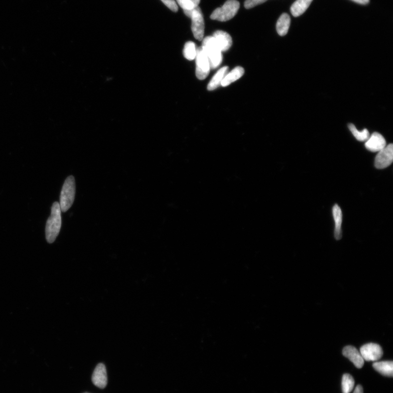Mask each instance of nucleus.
<instances>
[{"mask_svg": "<svg viewBox=\"0 0 393 393\" xmlns=\"http://www.w3.org/2000/svg\"><path fill=\"white\" fill-rule=\"evenodd\" d=\"M349 128L357 140L360 141V142L366 141L370 137L369 132L367 129L360 131L358 130L355 126L352 124H349Z\"/></svg>", "mask_w": 393, "mask_h": 393, "instance_id": "6ab92c4d", "label": "nucleus"}, {"mask_svg": "<svg viewBox=\"0 0 393 393\" xmlns=\"http://www.w3.org/2000/svg\"><path fill=\"white\" fill-rule=\"evenodd\" d=\"M393 160V145L390 144L380 151L376 156L375 166L377 169H385L392 164Z\"/></svg>", "mask_w": 393, "mask_h": 393, "instance_id": "0eeeda50", "label": "nucleus"}, {"mask_svg": "<svg viewBox=\"0 0 393 393\" xmlns=\"http://www.w3.org/2000/svg\"></svg>", "mask_w": 393, "mask_h": 393, "instance_id": "bb28decb", "label": "nucleus"}, {"mask_svg": "<svg viewBox=\"0 0 393 393\" xmlns=\"http://www.w3.org/2000/svg\"><path fill=\"white\" fill-rule=\"evenodd\" d=\"M213 37L217 42L222 52L228 51L232 45V39L230 35L224 31H216Z\"/></svg>", "mask_w": 393, "mask_h": 393, "instance_id": "f8f14e48", "label": "nucleus"}, {"mask_svg": "<svg viewBox=\"0 0 393 393\" xmlns=\"http://www.w3.org/2000/svg\"><path fill=\"white\" fill-rule=\"evenodd\" d=\"M228 66H225L220 69L209 82L208 85V90L213 91L218 88L223 82L226 75L228 74Z\"/></svg>", "mask_w": 393, "mask_h": 393, "instance_id": "a211bd4d", "label": "nucleus"}, {"mask_svg": "<svg viewBox=\"0 0 393 393\" xmlns=\"http://www.w3.org/2000/svg\"><path fill=\"white\" fill-rule=\"evenodd\" d=\"M373 367L377 372L385 376L392 377L393 376V362L385 361L376 362L373 364Z\"/></svg>", "mask_w": 393, "mask_h": 393, "instance_id": "2eb2a0df", "label": "nucleus"}, {"mask_svg": "<svg viewBox=\"0 0 393 393\" xmlns=\"http://www.w3.org/2000/svg\"><path fill=\"white\" fill-rule=\"evenodd\" d=\"M167 6L169 9L173 12H176L178 11V7L174 0H161Z\"/></svg>", "mask_w": 393, "mask_h": 393, "instance_id": "b1692460", "label": "nucleus"}, {"mask_svg": "<svg viewBox=\"0 0 393 393\" xmlns=\"http://www.w3.org/2000/svg\"><path fill=\"white\" fill-rule=\"evenodd\" d=\"M342 354L350 360L357 367L361 369L364 364V360L359 351L355 347L347 346L342 351Z\"/></svg>", "mask_w": 393, "mask_h": 393, "instance_id": "9b49d317", "label": "nucleus"}, {"mask_svg": "<svg viewBox=\"0 0 393 393\" xmlns=\"http://www.w3.org/2000/svg\"><path fill=\"white\" fill-rule=\"evenodd\" d=\"M313 0H297L291 8V12L294 17L303 14L310 6Z\"/></svg>", "mask_w": 393, "mask_h": 393, "instance_id": "dca6fc26", "label": "nucleus"}, {"mask_svg": "<svg viewBox=\"0 0 393 393\" xmlns=\"http://www.w3.org/2000/svg\"><path fill=\"white\" fill-rule=\"evenodd\" d=\"M195 59L196 76L200 80H204L208 77L211 68L208 58L201 47L196 49Z\"/></svg>", "mask_w": 393, "mask_h": 393, "instance_id": "423d86ee", "label": "nucleus"}, {"mask_svg": "<svg viewBox=\"0 0 393 393\" xmlns=\"http://www.w3.org/2000/svg\"><path fill=\"white\" fill-rule=\"evenodd\" d=\"M244 74V69L243 67L238 66L234 68L231 70V71L226 75L221 84V86L223 87L229 86L230 84L240 79Z\"/></svg>", "mask_w": 393, "mask_h": 393, "instance_id": "4468645a", "label": "nucleus"}, {"mask_svg": "<svg viewBox=\"0 0 393 393\" xmlns=\"http://www.w3.org/2000/svg\"><path fill=\"white\" fill-rule=\"evenodd\" d=\"M352 1L361 4H366L369 2L370 0H352Z\"/></svg>", "mask_w": 393, "mask_h": 393, "instance_id": "393cba45", "label": "nucleus"}, {"mask_svg": "<svg viewBox=\"0 0 393 393\" xmlns=\"http://www.w3.org/2000/svg\"><path fill=\"white\" fill-rule=\"evenodd\" d=\"M365 145L366 148L371 152H379L386 147V141L380 133L375 132L370 135Z\"/></svg>", "mask_w": 393, "mask_h": 393, "instance_id": "1a4fd4ad", "label": "nucleus"}, {"mask_svg": "<svg viewBox=\"0 0 393 393\" xmlns=\"http://www.w3.org/2000/svg\"><path fill=\"white\" fill-rule=\"evenodd\" d=\"M266 1L267 0H246L244 6L246 9H251Z\"/></svg>", "mask_w": 393, "mask_h": 393, "instance_id": "5701e85b", "label": "nucleus"}, {"mask_svg": "<svg viewBox=\"0 0 393 393\" xmlns=\"http://www.w3.org/2000/svg\"><path fill=\"white\" fill-rule=\"evenodd\" d=\"M332 214L335 221L334 236L336 240H339L342 238L341 225L342 221V213L339 206L335 204L332 208Z\"/></svg>", "mask_w": 393, "mask_h": 393, "instance_id": "ddd939ff", "label": "nucleus"}, {"mask_svg": "<svg viewBox=\"0 0 393 393\" xmlns=\"http://www.w3.org/2000/svg\"><path fill=\"white\" fill-rule=\"evenodd\" d=\"M355 386V380L348 374H344L342 379V391L343 393H350Z\"/></svg>", "mask_w": 393, "mask_h": 393, "instance_id": "aec40b11", "label": "nucleus"}, {"mask_svg": "<svg viewBox=\"0 0 393 393\" xmlns=\"http://www.w3.org/2000/svg\"><path fill=\"white\" fill-rule=\"evenodd\" d=\"M201 48L208 58L210 68H218L223 62V57L215 38L213 36L205 37L203 39Z\"/></svg>", "mask_w": 393, "mask_h": 393, "instance_id": "f03ea898", "label": "nucleus"}, {"mask_svg": "<svg viewBox=\"0 0 393 393\" xmlns=\"http://www.w3.org/2000/svg\"><path fill=\"white\" fill-rule=\"evenodd\" d=\"M239 7L240 3L236 0H228L223 6L215 10L210 18L220 22L229 21L237 13Z\"/></svg>", "mask_w": 393, "mask_h": 393, "instance_id": "20e7f679", "label": "nucleus"}, {"mask_svg": "<svg viewBox=\"0 0 393 393\" xmlns=\"http://www.w3.org/2000/svg\"><path fill=\"white\" fill-rule=\"evenodd\" d=\"M75 184L72 175L66 179L60 195V206L62 212H66L71 207L75 198Z\"/></svg>", "mask_w": 393, "mask_h": 393, "instance_id": "7ed1b4c3", "label": "nucleus"}, {"mask_svg": "<svg viewBox=\"0 0 393 393\" xmlns=\"http://www.w3.org/2000/svg\"><path fill=\"white\" fill-rule=\"evenodd\" d=\"M93 384L99 389H104L107 386L108 377L106 367L103 364L100 363L96 367L92 376Z\"/></svg>", "mask_w": 393, "mask_h": 393, "instance_id": "9d476101", "label": "nucleus"}, {"mask_svg": "<svg viewBox=\"0 0 393 393\" xmlns=\"http://www.w3.org/2000/svg\"><path fill=\"white\" fill-rule=\"evenodd\" d=\"M291 18L289 14L284 13L279 18L276 24V30L281 36H285L290 27Z\"/></svg>", "mask_w": 393, "mask_h": 393, "instance_id": "f3484780", "label": "nucleus"}, {"mask_svg": "<svg viewBox=\"0 0 393 393\" xmlns=\"http://www.w3.org/2000/svg\"><path fill=\"white\" fill-rule=\"evenodd\" d=\"M184 11H191L198 7L200 0H176Z\"/></svg>", "mask_w": 393, "mask_h": 393, "instance_id": "4be33fe9", "label": "nucleus"}, {"mask_svg": "<svg viewBox=\"0 0 393 393\" xmlns=\"http://www.w3.org/2000/svg\"><path fill=\"white\" fill-rule=\"evenodd\" d=\"M354 393H363V389L360 385H358L354 391Z\"/></svg>", "mask_w": 393, "mask_h": 393, "instance_id": "a878e982", "label": "nucleus"}, {"mask_svg": "<svg viewBox=\"0 0 393 393\" xmlns=\"http://www.w3.org/2000/svg\"><path fill=\"white\" fill-rule=\"evenodd\" d=\"M188 17L192 20V31L196 39L201 41L204 34L205 24L202 12L199 7L191 10L184 11Z\"/></svg>", "mask_w": 393, "mask_h": 393, "instance_id": "39448f33", "label": "nucleus"}, {"mask_svg": "<svg viewBox=\"0 0 393 393\" xmlns=\"http://www.w3.org/2000/svg\"><path fill=\"white\" fill-rule=\"evenodd\" d=\"M62 222V210L59 203L55 201L45 227V237L48 243H53L56 240L61 229Z\"/></svg>", "mask_w": 393, "mask_h": 393, "instance_id": "f257e3e1", "label": "nucleus"}, {"mask_svg": "<svg viewBox=\"0 0 393 393\" xmlns=\"http://www.w3.org/2000/svg\"><path fill=\"white\" fill-rule=\"evenodd\" d=\"M362 359L365 361H376L381 359L383 351L378 344L369 343L362 346L360 350Z\"/></svg>", "mask_w": 393, "mask_h": 393, "instance_id": "6e6552de", "label": "nucleus"}, {"mask_svg": "<svg viewBox=\"0 0 393 393\" xmlns=\"http://www.w3.org/2000/svg\"><path fill=\"white\" fill-rule=\"evenodd\" d=\"M196 44L193 42H188L185 45L184 48V55L186 59L193 60L196 58Z\"/></svg>", "mask_w": 393, "mask_h": 393, "instance_id": "412c9836", "label": "nucleus"}]
</instances>
